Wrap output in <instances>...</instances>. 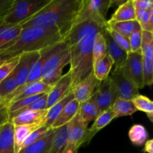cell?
I'll use <instances>...</instances> for the list:
<instances>
[{
  "mask_svg": "<svg viewBox=\"0 0 153 153\" xmlns=\"http://www.w3.org/2000/svg\"><path fill=\"white\" fill-rule=\"evenodd\" d=\"M106 25L91 20L75 24L64 37L68 43L72 90L93 72V46L94 37L102 32Z\"/></svg>",
  "mask_w": 153,
  "mask_h": 153,
  "instance_id": "1",
  "label": "cell"
},
{
  "mask_svg": "<svg viewBox=\"0 0 153 153\" xmlns=\"http://www.w3.org/2000/svg\"><path fill=\"white\" fill-rule=\"evenodd\" d=\"M81 3L82 0H50L38 13L20 25L22 28L55 26L64 37L74 25Z\"/></svg>",
  "mask_w": 153,
  "mask_h": 153,
  "instance_id": "2",
  "label": "cell"
},
{
  "mask_svg": "<svg viewBox=\"0 0 153 153\" xmlns=\"http://www.w3.org/2000/svg\"><path fill=\"white\" fill-rule=\"evenodd\" d=\"M64 40L62 34L55 26H31L22 28L20 34L6 49L19 55L22 52L43 50Z\"/></svg>",
  "mask_w": 153,
  "mask_h": 153,
  "instance_id": "3",
  "label": "cell"
},
{
  "mask_svg": "<svg viewBox=\"0 0 153 153\" xmlns=\"http://www.w3.org/2000/svg\"><path fill=\"white\" fill-rule=\"evenodd\" d=\"M70 63V49L66 40L56 45L43 64L40 80L46 85L52 86L62 76L63 69Z\"/></svg>",
  "mask_w": 153,
  "mask_h": 153,
  "instance_id": "4",
  "label": "cell"
},
{
  "mask_svg": "<svg viewBox=\"0 0 153 153\" xmlns=\"http://www.w3.org/2000/svg\"><path fill=\"white\" fill-rule=\"evenodd\" d=\"M50 0H13L12 7L3 19V22L20 25L38 13Z\"/></svg>",
  "mask_w": 153,
  "mask_h": 153,
  "instance_id": "5",
  "label": "cell"
},
{
  "mask_svg": "<svg viewBox=\"0 0 153 153\" xmlns=\"http://www.w3.org/2000/svg\"><path fill=\"white\" fill-rule=\"evenodd\" d=\"M112 4L113 0H82L74 25L83 21L91 20L106 25V16Z\"/></svg>",
  "mask_w": 153,
  "mask_h": 153,
  "instance_id": "6",
  "label": "cell"
},
{
  "mask_svg": "<svg viewBox=\"0 0 153 153\" xmlns=\"http://www.w3.org/2000/svg\"><path fill=\"white\" fill-rule=\"evenodd\" d=\"M110 78L116 90L118 98L131 100L133 97L139 94V89L137 85L123 73L121 69H114Z\"/></svg>",
  "mask_w": 153,
  "mask_h": 153,
  "instance_id": "7",
  "label": "cell"
},
{
  "mask_svg": "<svg viewBox=\"0 0 153 153\" xmlns=\"http://www.w3.org/2000/svg\"><path fill=\"white\" fill-rule=\"evenodd\" d=\"M121 70L137 85L139 90L144 88L141 52H128L126 61Z\"/></svg>",
  "mask_w": 153,
  "mask_h": 153,
  "instance_id": "8",
  "label": "cell"
},
{
  "mask_svg": "<svg viewBox=\"0 0 153 153\" xmlns=\"http://www.w3.org/2000/svg\"><path fill=\"white\" fill-rule=\"evenodd\" d=\"M92 97L102 112L111 107L117 99H118V96L111 80L110 76L100 82V86Z\"/></svg>",
  "mask_w": 153,
  "mask_h": 153,
  "instance_id": "9",
  "label": "cell"
},
{
  "mask_svg": "<svg viewBox=\"0 0 153 153\" xmlns=\"http://www.w3.org/2000/svg\"><path fill=\"white\" fill-rule=\"evenodd\" d=\"M51 88L52 86L46 85L41 80L31 82V83H26L25 85L18 87L13 93L1 100V102H4L9 105L10 103L14 102L21 99L49 93Z\"/></svg>",
  "mask_w": 153,
  "mask_h": 153,
  "instance_id": "10",
  "label": "cell"
},
{
  "mask_svg": "<svg viewBox=\"0 0 153 153\" xmlns=\"http://www.w3.org/2000/svg\"><path fill=\"white\" fill-rule=\"evenodd\" d=\"M40 55V52L38 51L22 52L19 55V63L13 70L18 86H22L26 84L28 75Z\"/></svg>",
  "mask_w": 153,
  "mask_h": 153,
  "instance_id": "11",
  "label": "cell"
},
{
  "mask_svg": "<svg viewBox=\"0 0 153 153\" xmlns=\"http://www.w3.org/2000/svg\"><path fill=\"white\" fill-rule=\"evenodd\" d=\"M70 91H72V76L70 72L68 71L64 76H61L48 93L47 108L60 101Z\"/></svg>",
  "mask_w": 153,
  "mask_h": 153,
  "instance_id": "12",
  "label": "cell"
},
{
  "mask_svg": "<svg viewBox=\"0 0 153 153\" xmlns=\"http://www.w3.org/2000/svg\"><path fill=\"white\" fill-rule=\"evenodd\" d=\"M100 82L92 72L72 90L74 99L79 102V104L89 100L100 86Z\"/></svg>",
  "mask_w": 153,
  "mask_h": 153,
  "instance_id": "13",
  "label": "cell"
},
{
  "mask_svg": "<svg viewBox=\"0 0 153 153\" xmlns=\"http://www.w3.org/2000/svg\"><path fill=\"white\" fill-rule=\"evenodd\" d=\"M68 125L69 143H73L79 149L81 146L86 143L88 125L81 119L78 113Z\"/></svg>",
  "mask_w": 153,
  "mask_h": 153,
  "instance_id": "14",
  "label": "cell"
},
{
  "mask_svg": "<svg viewBox=\"0 0 153 153\" xmlns=\"http://www.w3.org/2000/svg\"><path fill=\"white\" fill-rule=\"evenodd\" d=\"M104 36L107 43L108 54L111 57L114 61V65L115 66L114 69H121L125 64L128 53L114 41L106 30V27L104 31Z\"/></svg>",
  "mask_w": 153,
  "mask_h": 153,
  "instance_id": "15",
  "label": "cell"
},
{
  "mask_svg": "<svg viewBox=\"0 0 153 153\" xmlns=\"http://www.w3.org/2000/svg\"><path fill=\"white\" fill-rule=\"evenodd\" d=\"M14 125L11 121L0 126V153H15Z\"/></svg>",
  "mask_w": 153,
  "mask_h": 153,
  "instance_id": "16",
  "label": "cell"
},
{
  "mask_svg": "<svg viewBox=\"0 0 153 153\" xmlns=\"http://www.w3.org/2000/svg\"><path fill=\"white\" fill-rule=\"evenodd\" d=\"M79 105H80L79 102L75 99L67 103L51 126V128L53 129H57L68 124L79 112Z\"/></svg>",
  "mask_w": 153,
  "mask_h": 153,
  "instance_id": "17",
  "label": "cell"
},
{
  "mask_svg": "<svg viewBox=\"0 0 153 153\" xmlns=\"http://www.w3.org/2000/svg\"><path fill=\"white\" fill-rule=\"evenodd\" d=\"M114 119H115L114 114L112 111L111 107L107 110L102 112L94 121V123L91 128H88V134L86 137V144H88L93 137L99 132L101 129L108 125Z\"/></svg>",
  "mask_w": 153,
  "mask_h": 153,
  "instance_id": "18",
  "label": "cell"
},
{
  "mask_svg": "<svg viewBox=\"0 0 153 153\" xmlns=\"http://www.w3.org/2000/svg\"><path fill=\"white\" fill-rule=\"evenodd\" d=\"M48 109L41 111H26L16 115L11 120L14 126L31 125V124L43 123L44 118L47 114Z\"/></svg>",
  "mask_w": 153,
  "mask_h": 153,
  "instance_id": "19",
  "label": "cell"
},
{
  "mask_svg": "<svg viewBox=\"0 0 153 153\" xmlns=\"http://www.w3.org/2000/svg\"><path fill=\"white\" fill-rule=\"evenodd\" d=\"M131 20H135V9L133 5L132 0H128L118 6L111 18L107 21V25Z\"/></svg>",
  "mask_w": 153,
  "mask_h": 153,
  "instance_id": "20",
  "label": "cell"
},
{
  "mask_svg": "<svg viewBox=\"0 0 153 153\" xmlns=\"http://www.w3.org/2000/svg\"><path fill=\"white\" fill-rule=\"evenodd\" d=\"M56 129L51 128L43 137L21 149L18 153H47L52 144Z\"/></svg>",
  "mask_w": 153,
  "mask_h": 153,
  "instance_id": "21",
  "label": "cell"
},
{
  "mask_svg": "<svg viewBox=\"0 0 153 153\" xmlns=\"http://www.w3.org/2000/svg\"><path fill=\"white\" fill-rule=\"evenodd\" d=\"M22 31L20 25L2 23L0 25V49H6L13 43Z\"/></svg>",
  "mask_w": 153,
  "mask_h": 153,
  "instance_id": "22",
  "label": "cell"
},
{
  "mask_svg": "<svg viewBox=\"0 0 153 153\" xmlns=\"http://www.w3.org/2000/svg\"><path fill=\"white\" fill-rule=\"evenodd\" d=\"M43 123L31 124V125L14 126V152L18 153L22 149V146L27 137L34 131L43 126Z\"/></svg>",
  "mask_w": 153,
  "mask_h": 153,
  "instance_id": "23",
  "label": "cell"
},
{
  "mask_svg": "<svg viewBox=\"0 0 153 153\" xmlns=\"http://www.w3.org/2000/svg\"><path fill=\"white\" fill-rule=\"evenodd\" d=\"M58 44V43H57ZM53 45V46L48 47L46 49H43V50L40 51V55L37 61H36L35 64L33 66L32 69H31V72H30L29 75L27 79L26 83H31V82H37V81H40L41 79V73L42 69H43V64L46 62L47 58H49V55L52 53L54 50H55L56 45Z\"/></svg>",
  "mask_w": 153,
  "mask_h": 153,
  "instance_id": "24",
  "label": "cell"
},
{
  "mask_svg": "<svg viewBox=\"0 0 153 153\" xmlns=\"http://www.w3.org/2000/svg\"><path fill=\"white\" fill-rule=\"evenodd\" d=\"M101 113V110L95 103L93 97H91L87 101L81 103L78 112L81 119L88 125L91 121L95 120L96 118Z\"/></svg>",
  "mask_w": 153,
  "mask_h": 153,
  "instance_id": "25",
  "label": "cell"
},
{
  "mask_svg": "<svg viewBox=\"0 0 153 153\" xmlns=\"http://www.w3.org/2000/svg\"><path fill=\"white\" fill-rule=\"evenodd\" d=\"M68 127L69 125L64 126L57 128L52 144L47 153H62L68 145Z\"/></svg>",
  "mask_w": 153,
  "mask_h": 153,
  "instance_id": "26",
  "label": "cell"
},
{
  "mask_svg": "<svg viewBox=\"0 0 153 153\" xmlns=\"http://www.w3.org/2000/svg\"><path fill=\"white\" fill-rule=\"evenodd\" d=\"M73 99H74V97H73V91H70L65 97H63L60 101L53 105L51 108H48L47 114H46L44 120H43L44 121V126L51 128V126L52 125L55 119L58 117V116L60 114L61 111L64 109V108L65 107L66 105L70 102Z\"/></svg>",
  "mask_w": 153,
  "mask_h": 153,
  "instance_id": "27",
  "label": "cell"
},
{
  "mask_svg": "<svg viewBox=\"0 0 153 153\" xmlns=\"http://www.w3.org/2000/svg\"><path fill=\"white\" fill-rule=\"evenodd\" d=\"M114 66V61L112 60L111 57L107 54L105 57H103L101 60L98 61L93 68V73H94L95 77L99 81L105 80L106 78L109 76L111 70Z\"/></svg>",
  "mask_w": 153,
  "mask_h": 153,
  "instance_id": "28",
  "label": "cell"
},
{
  "mask_svg": "<svg viewBox=\"0 0 153 153\" xmlns=\"http://www.w3.org/2000/svg\"><path fill=\"white\" fill-rule=\"evenodd\" d=\"M104 31L97 34L94 37L93 46V68L100 60L108 54L107 43L104 36Z\"/></svg>",
  "mask_w": 153,
  "mask_h": 153,
  "instance_id": "29",
  "label": "cell"
},
{
  "mask_svg": "<svg viewBox=\"0 0 153 153\" xmlns=\"http://www.w3.org/2000/svg\"><path fill=\"white\" fill-rule=\"evenodd\" d=\"M111 109L114 114L115 118L129 116L137 111L131 100H123L120 98L117 99L116 101L112 105Z\"/></svg>",
  "mask_w": 153,
  "mask_h": 153,
  "instance_id": "30",
  "label": "cell"
},
{
  "mask_svg": "<svg viewBox=\"0 0 153 153\" xmlns=\"http://www.w3.org/2000/svg\"><path fill=\"white\" fill-rule=\"evenodd\" d=\"M106 27L110 28V29L114 30V31H117L118 33L123 34L126 37H129V36L134 31L141 29L140 24L136 20L116 22V23L111 24V25H107V23H106Z\"/></svg>",
  "mask_w": 153,
  "mask_h": 153,
  "instance_id": "31",
  "label": "cell"
},
{
  "mask_svg": "<svg viewBox=\"0 0 153 153\" xmlns=\"http://www.w3.org/2000/svg\"><path fill=\"white\" fill-rule=\"evenodd\" d=\"M148 132L146 128L140 124H134L128 131V137L131 143L137 146L146 143L148 138Z\"/></svg>",
  "mask_w": 153,
  "mask_h": 153,
  "instance_id": "32",
  "label": "cell"
},
{
  "mask_svg": "<svg viewBox=\"0 0 153 153\" xmlns=\"http://www.w3.org/2000/svg\"><path fill=\"white\" fill-rule=\"evenodd\" d=\"M19 86L16 81L14 72L13 71L0 83V98L1 100H4L5 97L10 95Z\"/></svg>",
  "mask_w": 153,
  "mask_h": 153,
  "instance_id": "33",
  "label": "cell"
},
{
  "mask_svg": "<svg viewBox=\"0 0 153 153\" xmlns=\"http://www.w3.org/2000/svg\"><path fill=\"white\" fill-rule=\"evenodd\" d=\"M47 96L48 93L46 94H43V95L40 97H39L37 100H36L35 101L33 102L32 103L29 105L26 106L24 108L21 109L19 111L16 112V113L11 114L9 115V120L11 121V120L13 118H14L16 115L19 114L20 113L24 111H41V110H45V109L47 108Z\"/></svg>",
  "mask_w": 153,
  "mask_h": 153,
  "instance_id": "34",
  "label": "cell"
},
{
  "mask_svg": "<svg viewBox=\"0 0 153 153\" xmlns=\"http://www.w3.org/2000/svg\"><path fill=\"white\" fill-rule=\"evenodd\" d=\"M131 102L137 111L145 112L146 114H153V102L146 96L138 94L131 99Z\"/></svg>",
  "mask_w": 153,
  "mask_h": 153,
  "instance_id": "35",
  "label": "cell"
},
{
  "mask_svg": "<svg viewBox=\"0 0 153 153\" xmlns=\"http://www.w3.org/2000/svg\"><path fill=\"white\" fill-rule=\"evenodd\" d=\"M43 94H39V95L32 96V97L21 99V100H17V101L14 102H12L10 103V104H9L8 105L9 115L11 114L16 113V112L19 111V110H21V109L24 108H25L26 106L29 105L31 103H32L33 102H34L36 100H37V99H38L39 97H41Z\"/></svg>",
  "mask_w": 153,
  "mask_h": 153,
  "instance_id": "36",
  "label": "cell"
},
{
  "mask_svg": "<svg viewBox=\"0 0 153 153\" xmlns=\"http://www.w3.org/2000/svg\"><path fill=\"white\" fill-rule=\"evenodd\" d=\"M19 55L5 61L0 66V83L14 70L19 63Z\"/></svg>",
  "mask_w": 153,
  "mask_h": 153,
  "instance_id": "37",
  "label": "cell"
},
{
  "mask_svg": "<svg viewBox=\"0 0 153 153\" xmlns=\"http://www.w3.org/2000/svg\"><path fill=\"white\" fill-rule=\"evenodd\" d=\"M106 30H107L108 32L109 33L111 37H112L114 41L120 47H121L123 49H124L127 53L131 52V50H130V45L128 37H125V36H123V34L118 33L117 31L110 29V28H107V27H106Z\"/></svg>",
  "mask_w": 153,
  "mask_h": 153,
  "instance_id": "38",
  "label": "cell"
},
{
  "mask_svg": "<svg viewBox=\"0 0 153 153\" xmlns=\"http://www.w3.org/2000/svg\"><path fill=\"white\" fill-rule=\"evenodd\" d=\"M51 128H49V127L46 126L44 125L40 126L39 128H37L36 131H34V132L31 133V134L27 137V139L25 140L23 144H22V149H23L24 147L27 146L28 145H30L31 144V143H34V142L37 141V140H38L39 139H40L41 137H43V136L51 129Z\"/></svg>",
  "mask_w": 153,
  "mask_h": 153,
  "instance_id": "39",
  "label": "cell"
},
{
  "mask_svg": "<svg viewBox=\"0 0 153 153\" xmlns=\"http://www.w3.org/2000/svg\"><path fill=\"white\" fill-rule=\"evenodd\" d=\"M130 50L132 52H141L142 30L139 29L134 31L128 37Z\"/></svg>",
  "mask_w": 153,
  "mask_h": 153,
  "instance_id": "40",
  "label": "cell"
},
{
  "mask_svg": "<svg viewBox=\"0 0 153 153\" xmlns=\"http://www.w3.org/2000/svg\"><path fill=\"white\" fill-rule=\"evenodd\" d=\"M133 5L135 10H149L153 8V1L152 0H132Z\"/></svg>",
  "mask_w": 153,
  "mask_h": 153,
  "instance_id": "41",
  "label": "cell"
},
{
  "mask_svg": "<svg viewBox=\"0 0 153 153\" xmlns=\"http://www.w3.org/2000/svg\"><path fill=\"white\" fill-rule=\"evenodd\" d=\"M9 120L8 105L4 102H0V126Z\"/></svg>",
  "mask_w": 153,
  "mask_h": 153,
  "instance_id": "42",
  "label": "cell"
},
{
  "mask_svg": "<svg viewBox=\"0 0 153 153\" xmlns=\"http://www.w3.org/2000/svg\"><path fill=\"white\" fill-rule=\"evenodd\" d=\"M13 0H0V19H3L12 7Z\"/></svg>",
  "mask_w": 153,
  "mask_h": 153,
  "instance_id": "43",
  "label": "cell"
},
{
  "mask_svg": "<svg viewBox=\"0 0 153 153\" xmlns=\"http://www.w3.org/2000/svg\"><path fill=\"white\" fill-rule=\"evenodd\" d=\"M16 55L15 53L11 52H9L7 49H0V66L2 64H4L5 61L14 58Z\"/></svg>",
  "mask_w": 153,
  "mask_h": 153,
  "instance_id": "44",
  "label": "cell"
},
{
  "mask_svg": "<svg viewBox=\"0 0 153 153\" xmlns=\"http://www.w3.org/2000/svg\"><path fill=\"white\" fill-rule=\"evenodd\" d=\"M62 153H79V148L73 143H68Z\"/></svg>",
  "mask_w": 153,
  "mask_h": 153,
  "instance_id": "45",
  "label": "cell"
},
{
  "mask_svg": "<svg viewBox=\"0 0 153 153\" xmlns=\"http://www.w3.org/2000/svg\"><path fill=\"white\" fill-rule=\"evenodd\" d=\"M153 140H146V143H144V149H143V152L147 153H153Z\"/></svg>",
  "mask_w": 153,
  "mask_h": 153,
  "instance_id": "46",
  "label": "cell"
},
{
  "mask_svg": "<svg viewBox=\"0 0 153 153\" xmlns=\"http://www.w3.org/2000/svg\"><path fill=\"white\" fill-rule=\"evenodd\" d=\"M3 22V19H0V25H1V23H2Z\"/></svg>",
  "mask_w": 153,
  "mask_h": 153,
  "instance_id": "47",
  "label": "cell"
},
{
  "mask_svg": "<svg viewBox=\"0 0 153 153\" xmlns=\"http://www.w3.org/2000/svg\"><path fill=\"white\" fill-rule=\"evenodd\" d=\"M0 102H1V98H0Z\"/></svg>",
  "mask_w": 153,
  "mask_h": 153,
  "instance_id": "48",
  "label": "cell"
}]
</instances>
